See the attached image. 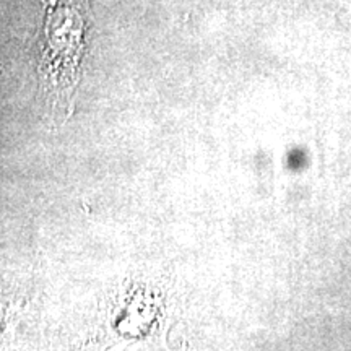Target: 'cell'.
Returning a JSON list of instances; mask_svg holds the SVG:
<instances>
[]
</instances>
